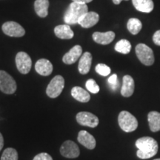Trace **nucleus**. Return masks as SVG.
I'll return each instance as SVG.
<instances>
[{"label":"nucleus","instance_id":"nucleus-1","mask_svg":"<svg viewBox=\"0 0 160 160\" xmlns=\"http://www.w3.org/2000/svg\"><path fill=\"white\" fill-rule=\"evenodd\" d=\"M136 146L138 148L137 157L139 159H146L154 157L159 149L158 143L153 138L144 137L136 141Z\"/></svg>","mask_w":160,"mask_h":160},{"label":"nucleus","instance_id":"nucleus-2","mask_svg":"<svg viewBox=\"0 0 160 160\" xmlns=\"http://www.w3.org/2000/svg\"><path fill=\"white\" fill-rule=\"evenodd\" d=\"M88 12L87 4L73 2L64 15V21L67 25L78 24L80 18Z\"/></svg>","mask_w":160,"mask_h":160},{"label":"nucleus","instance_id":"nucleus-3","mask_svg":"<svg viewBox=\"0 0 160 160\" xmlns=\"http://www.w3.org/2000/svg\"><path fill=\"white\" fill-rule=\"evenodd\" d=\"M118 122L122 131L127 133L136 131L138 127V121L134 116L128 111H123L119 113L118 117Z\"/></svg>","mask_w":160,"mask_h":160},{"label":"nucleus","instance_id":"nucleus-4","mask_svg":"<svg viewBox=\"0 0 160 160\" xmlns=\"http://www.w3.org/2000/svg\"><path fill=\"white\" fill-rule=\"evenodd\" d=\"M136 54L138 59L143 65L146 66H151L154 63V54L151 48L145 44H138L135 48Z\"/></svg>","mask_w":160,"mask_h":160},{"label":"nucleus","instance_id":"nucleus-5","mask_svg":"<svg viewBox=\"0 0 160 160\" xmlns=\"http://www.w3.org/2000/svg\"><path fill=\"white\" fill-rule=\"evenodd\" d=\"M17 82L5 71H0V91L5 94H13L17 91Z\"/></svg>","mask_w":160,"mask_h":160},{"label":"nucleus","instance_id":"nucleus-6","mask_svg":"<svg viewBox=\"0 0 160 160\" xmlns=\"http://www.w3.org/2000/svg\"><path fill=\"white\" fill-rule=\"evenodd\" d=\"M65 87V79L60 75H57L50 82L46 89V93L50 98H57L61 94Z\"/></svg>","mask_w":160,"mask_h":160},{"label":"nucleus","instance_id":"nucleus-7","mask_svg":"<svg viewBox=\"0 0 160 160\" xmlns=\"http://www.w3.org/2000/svg\"><path fill=\"white\" fill-rule=\"evenodd\" d=\"M16 65L20 73L27 74L31 69L32 60L30 56L25 52H19L16 56Z\"/></svg>","mask_w":160,"mask_h":160},{"label":"nucleus","instance_id":"nucleus-8","mask_svg":"<svg viewBox=\"0 0 160 160\" xmlns=\"http://www.w3.org/2000/svg\"><path fill=\"white\" fill-rule=\"evenodd\" d=\"M2 31L6 35L11 37H22L25 35V29L16 22H6L2 27Z\"/></svg>","mask_w":160,"mask_h":160},{"label":"nucleus","instance_id":"nucleus-9","mask_svg":"<svg viewBox=\"0 0 160 160\" xmlns=\"http://www.w3.org/2000/svg\"><path fill=\"white\" fill-rule=\"evenodd\" d=\"M77 122L82 126H88L90 128H96L99 125V120L97 116L90 112H79L76 117Z\"/></svg>","mask_w":160,"mask_h":160},{"label":"nucleus","instance_id":"nucleus-10","mask_svg":"<svg viewBox=\"0 0 160 160\" xmlns=\"http://www.w3.org/2000/svg\"><path fill=\"white\" fill-rule=\"evenodd\" d=\"M60 153L64 157L73 159V158L79 157L80 151L78 145L74 142L71 141V140H67L65 142H63L60 148Z\"/></svg>","mask_w":160,"mask_h":160},{"label":"nucleus","instance_id":"nucleus-11","mask_svg":"<svg viewBox=\"0 0 160 160\" xmlns=\"http://www.w3.org/2000/svg\"><path fill=\"white\" fill-rule=\"evenodd\" d=\"M99 16L96 12H88L80 18L78 24L84 28H90L99 22Z\"/></svg>","mask_w":160,"mask_h":160},{"label":"nucleus","instance_id":"nucleus-12","mask_svg":"<svg viewBox=\"0 0 160 160\" xmlns=\"http://www.w3.org/2000/svg\"><path fill=\"white\" fill-rule=\"evenodd\" d=\"M82 48L81 46L75 45L62 58L63 62L66 65H72L82 57Z\"/></svg>","mask_w":160,"mask_h":160},{"label":"nucleus","instance_id":"nucleus-13","mask_svg":"<svg viewBox=\"0 0 160 160\" xmlns=\"http://www.w3.org/2000/svg\"><path fill=\"white\" fill-rule=\"evenodd\" d=\"M77 139L80 144L90 150L94 149L97 145L95 138L86 131H80L78 133Z\"/></svg>","mask_w":160,"mask_h":160},{"label":"nucleus","instance_id":"nucleus-14","mask_svg":"<svg viewBox=\"0 0 160 160\" xmlns=\"http://www.w3.org/2000/svg\"><path fill=\"white\" fill-rule=\"evenodd\" d=\"M134 80L130 75L124 76L122 79V86L121 88V94L124 97H130L134 92Z\"/></svg>","mask_w":160,"mask_h":160},{"label":"nucleus","instance_id":"nucleus-15","mask_svg":"<svg viewBox=\"0 0 160 160\" xmlns=\"http://www.w3.org/2000/svg\"><path fill=\"white\" fill-rule=\"evenodd\" d=\"M35 70L39 74L47 77L51 75L53 72V65L49 60L41 59L38 60L36 63Z\"/></svg>","mask_w":160,"mask_h":160},{"label":"nucleus","instance_id":"nucleus-16","mask_svg":"<svg viewBox=\"0 0 160 160\" xmlns=\"http://www.w3.org/2000/svg\"><path fill=\"white\" fill-rule=\"evenodd\" d=\"M92 63V55L89 52L84 53L80 57L78 69L81 74H87L89 73Z\"/></svg>","mask_w":160,"mask_h":160},{"label":"nucleus","instance_id":"nucleus-17","mask_svg":"<svg viewBox=\"0 0 160 160\" xmlns=\"http://www.w3.org/2000/svg\"><path fill=\"white\" fill-rule=\"evenodd\" d=\"M114 38L115 33L113 31H108L105 33L95 32L93 33V39L100 45H108L113 41Z\"/></svg>","mask_w":160,"mask_h":160},{"label":"nucleus","instance_id":"nucleus-18","mask_svg":"<svg viewBox=\"0 0 160 160\" xmlns=\"http://www.w3.org/2000/svg\"><path fill=\"white\" fill-rule=\"evenodd\" d=\"M55 35L62 39H71L73 37L74 33L69 25H60L54 28Z\"/></svg>","mask_w":160,"mask_h":160},{"label":"nucleus","instance_id":"nucleus-19","mask_svg":"<svg viewBox=\"0 0 160 160\" xmlns=\"http://www.w3.org/2000/svg\"><path fill=\"white\" fill-rule=\"evenodd\" d=\"M134 8L142 13H151L154 8V4L152 0H132Z\"/></svg>","mask_w":160,"mask_h":160},{"label":"nucleus","instance_id":"nucleus-20","mask_svg":"<svg viewBox=\"0 0 160 160\" xmlns=\"http://www.w3.org/2000/svg\"><path fill=\"white\" fill-rule=\"evenodd\" d=\"M71 95L76 100L80 102H88L91 99V96L88 92L78 86H76L72 88Z\"/></svg>","mask_w":160,"mask_h":160},{"label":"nucleus","instance_id":"nucleus-21","mask_svg":"<svg viewBox=\"0 0 160 160\" xmlns=\"http://www.w3.org/2000/svg\"><path fill=\"white\" fill-rule=\"evenodd\" d=\"M49 1L48 0H36L34 8L37 14L39 17H46L48 14Z\"/></svg>","mask_w":160,"mask_h":160},{"label":"nucleus","instance_id":"nucleus-22","mask_svg":"<svg viewBox=\"0 0 160 160\" xmlns=\"http://www.w3.org/2000/svg\"><path fill=\"white\" fill-rule=\"evenodd\" d=\"M149 128L152 132L160 131V113L157 111H151L148 116Z\"/></svg>","mask_w":160,"mask_h":160},{"label":"nucleus","instance_id":"nucleus-23","mask_svg":"<svg viewBox=\"0 0 160 160\" xmlns=\"http://www.w3.org/2000/svg\"><path fill=\"white\" fill-rule=\"evenodd\" d=\"M127 28L130 33L133 35H137L142 28V24L137 18H131L128 22Z\"/></svg>","mask_w":160,"mask_h":160},{"label":"nucleus","instance_id":"nucleus-24","mask_svg":"<svg viewBox=\"0 0 160 160\" xmlns=\"http://www.w3.org/2000/svg\"><path fill=\"white\" fill-rule=\"evenodd\" d=\"M131 50V44L127 39L119 40L115 45V51L123 54H128Z\"/></svg>","mask_w":160,"mask_h":160},{"label":"nucleus","instance_id":"nucleus-25","mask_svg":"<svg viewBox=\"0 0 160 160\" xmlns=\"http://www.w3.org/2000/svg\"><path fill=\"white\" fill-rule=\"evenodd\" d=\"M1 160H18V153L17 150L13 148H8L4 151Z\"/></svg>","mask_w":160,"mask_h":160},{"label":"nucleus","instance_id":"nucleus-26","mask_svg":"<svg viewBox=\"0 0 160 160\" xmlns=\"http://www.w3.org/2000/svg\"><path fill=\"white\" fill-rule=\"evenodd\" d=\"M96 71L99 75L102 76V77H107L111 73V68L108 65L105 64H98L95 68Z\"/></svg>","mask_w":160,"mask_h":160},{"label":"nucleus","instance_id":"nucleus-27","mask_svg":"<svg viewBox=\"0 0 160 160\" xmlns=\"http://www.w3.org/2000/svg\"><path fill=\"white\" fill-rule=\"evenodd\" d=\"M86 88L88 90V91L92 93H97L99 91V86L97 85L96 81L93 79H90L86 82L85 84Z\"/></svg>","mask_w":160,"mask_h":160},{"label":"nucleus","instance_id":"nucleus-28","mask_svg":"<svg viewBox=\"0 0 160 160\" xmlns=\"http://www.w3.org/2000/svg\"><path fill=\"white\" fill-rule=\"evenodd\" d=\"M108 84L109 85L111 86V89L116 90L117 89L118 87H119V80H118L117 74H113L111 76V77L108 78Z\"/></svg>","mask_w":160,"mask_h":160},{"label":"nucleus","instance_id":"nucleus-29","mask_svg":"<svg viewBox=\"0 0 160 160\" xmlns=\"http://www.w3.org/2000/svg\"><path fill=\"white\" fill-rule=\"evenodd\" d=\"M33 160H53L51 155L47 153H41L33 158Z\"/></svg>","mask_w":160,"mask_h":160},{"label":"nucleus","instance_id":"nucleus-30","mask_svg":"<svg viewBox=\"0 0 160 160\" xmlns=\"http://www.w3.org/2000/svg\"><path fill=\"white\" fill-rule=\"evenodd\" d=\"M153 41L155 45L160 46V30L155 32L153 36Z\"/></svg>","mask_w":160,"mask_h":160},{"label":"nucleus","instance_id":"nucleus-31","mask_svg":"<svg viewBox=\"0 0 160 160\" xmlns=\"http://www.w3.org/2000/svg\"><path fill=\"white\" fill-rule=\"evenodd\" d=\"M3 146H4V139H3L2 134L0 133V151H1V150L2 149Z\"/></svg>","mask_w":160,"mask_h":160},{"label":"nucleus","instance_id":"nucleus-32","mask_svg":"<svg viewBox=\"0 0 160 160\" xmlns=\"http://www.w3.org/2000/svg\"><path fill=\"white\" fill-rule=\"evenodd\" d=\"M93 1V0H73V2H83V3H89Z\"/></svg>","mask_w":160,"mask_h":160},{"label":"nucleus","instance_id":"nucleus-33","mask_svg":"<svg viewBox=\"0 0 160 160\" xmlns=\"http://www.w3.org/2000/svg\"><path fill=\"white\" fill-rule=\"evenodd\" d=\"M122 1H123V0H113V2L114 3L115 5H119ZM125 1H128V0H125Z\"/></svg>","mask_w":160,"mask_h":160},{"label":"nucleus","instance_id":"nucleus-34","mask_svg":"<svg viewBox=\"0 0 160 160\" xmlns=\"http://www.w3.org/2000/svg\"><path fill=\"white\" fill-rule=\"evenodd\" d=\"M153 160H160V159H153Z\"/></svg>","mask_w":160,"mask_h":160}]
</instances>
